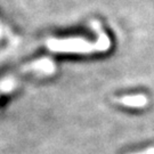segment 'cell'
Instances as JSON below:
<instances>
[{"instance_id": "obj_1", "label": "cell", "mask_w": 154, "mask_h": 154, "mask_svg": "<svg viewBox=\"0 0 154 154\" xmlns=\"http://www.w3.org/2000/svg\"><path fill=\"white\" fill-rule=\"evenodd\" d=\"M91 26L97 33V41L91 42L82 37L70 38H54L47 41V47L56 53H77V54H90L97 51H105L110 48L111 41L107 34L100 28L97 21L91 22Z\"/></svg>"}, {"instance_id": "obj_2", "label": "cell", "mask_w": 154, "mask_h": 154, "mask_svg": "<svg viewBox=\"0 0 154 154\" xmlns=\"http://www.w3.org/2000/svg\"><path fill=\"white\" fill-rule=\"evenodd\" d=\"M116 102L127 107L139 109V107L146 106L149 99L143 94H137V95H128V96H122V97L116 98Z\"/></svg>"}, {"instance_id": "obj_3", "label": "cell", "mask_w": 154, "mask_h": 154, "mask_svg": "<svg viewBox=\"0 0 154 154\" xmlns=\"http://www.w3.org/2000/svg\"><path fill=\"white\" fill-rule=\"evenodd\" d=\"M18 86L16 77H6L0 80V94H9L14 91Z\"/></svg>"}, {"instance_id": "obj_4", "label": "cell", "mask_w": 154, "mask_h": 154, "mask_svg": "<svg viewBox=\"0 0 154 154\" xmlns=\"http://www.w3.org/2000/svg\"><path fill=\"white\" fill-rule=\"evenodd\" d=\"M132 154H154V147H149V149H146L143 152H137V153Z\"/></svg>"}, {"instance_id": "obj_5", "label": "cell", "mask_w": 154, "mask_h": 154, "mask_svg": "<svg viewBox=\"0 0 154 154\" xmlns=\"http://www.w3.org/2000/svg\"><path fill=\"white\" fill-rule=\"evenodd\" d=\"M4 35V26H2V24L0 23V38Z\"/></svg>"}]
</instances>
